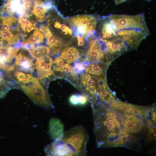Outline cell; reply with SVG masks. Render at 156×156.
Wrapping results in <instances>:
<instances>
[{
  "mask_svg": "<svg viewBox=\"0 0 156 156\" xmlns=\"http://www.w3.org/2000/svg\"><path fill=\"white\" fill-rule=\"evenodd\" d=\"M89 100L88 97L84 94H73L69 99L70 103L74 106L84 105L86 104Z\"/></svg>",
  "mask_w": 156,
  "mask_h": 156,
  "instance_id": "cell-25",
  "label": "cell"
},
{
  "mask_svg": "<svg viewBox=\"0 0 156 156\" xmlns=\"http://www.w3.org/2000/svg\"><path fill=\"white\" fill-rule=\"evenodd\" d=\"M116 31L134 29L150 32L143 13L131 15L111 14L109 15Z\"/></svg>",
  "mask_w": 156,
  "mask_h": 156,
  "instance_id": "cell-5",
  "label": "cell"
},
{
  "mask_svg": "<svg viewBox=\"0 0 156 156\" xmlns=\"http://www.w3.org/2000/svg\"><path fill=\"white\" fill-rule=\"evenodd\" d=\"M105 50L103 61L109 62L127 51L126 44L117 38L104 42Z\"/></svg>",
  "mask_w": 156,
  "mask_h": 156,
  "instance_id": "cell-7",
  "label": "cell"
},
{
  "mask_svg": "<svg viewBox=\"0 0 156 156\" xmlns=\"http://www.w3.org/2000/svg\"><path fill=\"white\" fill-rule=\"evenodd\" d=\"M150 34V32L134 29H124L116 31L117 38L122 41L129 50L136 49L141 41Z\"/></svg>",
  "mask_w": 156,
  "mask_h": 156,
  "instance_id": "cell-6",
  "label": "cell"
},
{
  "mask_svg": "<svg viewBox=\"0 0 156 156\" xmlns=\"http://www.w3.org/2000/svg\"><path fill=\"white\" fill-rule=\"evenodd\" d=\"M33 58L37 59L45 57L50 54L49 47L45 45H32L27 47Z\"/></svg>",
  "mask_w": 156,
  "mask_h": 156,
  "instance_id": "cell-22",
  "label": "cell"
},
{
  "mask_svg": "<svg viewBox=\"0 0 156 156\" xmlns=\"http://www.w3.org/2000/svg\"><path fill=\"white\" fill-rule=\"evenodd\" d=\"M9 78L12 79L18 85H25L31 82L35 76L32 73L24 72L14 69L7 74Z\"/></svg>",
  "mask_w": 156,
  "mask_h": 156,
  "instance_id": "cell-17",
  "label": "cell"
},
{
  "mask_svg": "<svg viewBox=\"0 0 156 156\" xmlns=\"http://www.w3.org/2000/svg\"><path fill=\"white\" fill-rule=\"evenodd\" d=\"M89 63V62L77 60L74 63L73 67L74 70L77 73L81 74L85 71L86 67Z\"/></svg>",
  "mask_w": 156,
  "mask_h": 156,
  "instance_id": "cell-26",
  "label": "cell"
},
{
  "mask_svg": "<svg viewBox=\"0 0 156 156\" xmlns=\"http://www.w3.org/2000/svg\"><path fill=\"white\" fill-rule=\"evenodd\" d=\"M18 88L36 104L46 110L54 108L47 90L41 84L37 77H35L27 84L19 85Z\"/></svg>",
  "mask_w": 156,
  "mask_h": 156,
  "instance_id": "cell-2",
  "label": "cell"
},
{
  "mask_svg": "<svg viewBox=\"0 0 156 156\" xmlns=\"http://www.w3.org/2000/svg\"><path fill=\"white\" fill-rule=\"evenodd\" d=\"M89 138L85 128L79 125L64 132L60 140L71 148L76 156H86V146Z\"/></svg>",
  "mask_w": 156,
  "mask_h": 156,
  "instance_id": "cell-3",
  "label": "cell"
},
{
  "mask_svg": "<svg viewBox=\"0 0 156 156\" xmlns=\"http://www.w3.org/2000/svg\"><path fill=\"white\" fill-rule=\"evenodd\" d=\"M44 151L47 156H76L72 148L60 140H54L47 145Z\"/></svg>",
  "mask_w": 156,
  "mask_h": 156,
  "instance_id": "cell-12",
  "label": "cell"
},
{
  "mask_svg": "<svg viewBox=\"0 0 156 156\" xmlns=\"http://www.w3.org/2000/svg\"><path fill=\"white\" fill-rule=\"evenodd\" d=\"M16 70L31 73L35 71V62L29 50L22 47L17 53L14 62Z\"/></svg>",
  "mask_w": 156,
  "mask_h": 156,
  "instance_id": "cell-10",
  "label": "cell"
},
{
  "mask_svg": "<svg viewBox=\"0 0 156 156\" xmlns=\"http://www.w3.org/2000/svg\"><path fill=\"white\" fill-rule=\"evenodd\" d=\"M80 54L76 48L69 46L66 47L64 49L60 57L69 64L78 60L80 58Z\"/></svg>",
  "mask_w": 156,
  "mask_h": 156,
  "instance_id": "cell-20",
  "label": "cell"
},
{
  "mask_svg": "<svg viewBox=\"0 0 156 156\" xmlns=\"http://www.w3.org/2000/svg\"><path fill=\"white\" fill-rule=\"evenodd\" d=\"M99 18L92 15H78L71 17L68 22L75 36L87 38L96 33Z\"/></svg>",
  "mask_w": 156,
  "mask_h": 156,
  "instance_id": "cell-4",
  "label": "cell"
},
{
  "mask_svg": "<svg viewBox=\"0 0 156 156\" xmlns=\"http://www.w3.org/2000/svg\"><path fill=\"white\" fill-rule=\"evenodd\" d=\"M20 49L16 46H0V66L1 70L8 73L14 69L15 59Z\"/></svg>",
  "mask_w": 156,
  "mask_h": 156,
  "instance_id": "cell-8",
  "label": "cell"
},
{
  "mask_svg": "<svg viewBox=\"0 0 156 156\" xmlns=\"http://www.w3.org/2000/svg\"><path fill=\"white\" fill-rule=\"evenodd\" d=\"M116 31L109 15L99 17L95 34L103 42L117 37Z\"/></svg>",
  "mask_w": 156,
  "mask_h": 156,
  "instance_id": "cell-9",
  "label": "cell"
},
{
  "mask_svg": "<svg viewBox=\"0 0 156 156\" xmlns=\"http://www.w3.org/2000/svg\"><path fill=\"white\" fill-rule=\"evenodd\" d=\"M146 0V1H151L152 0Z\"/></svg>",
  "mask_w": 156,
  "mask_h": 156,
  "instance_id": "cell-28",
  "label": "cell"
},
{
  "mask_svg": "<svg viewBox=\"0 0 156 156\" xmlns=\"http://www.w3.org/2000/svg\"><path fill=\"white\" fill-rule=\"evenodd\" d=\"M108 63L89 64L86 67L85 71L89 74L97 77L105 76V71Z\"/></svg>",
  "mask_w": 156,
  "mask_h": 156,
  "instance_id": "cell-21",
  "label": "cell"
},
{
  "mask_svg": "<svg viewBox=\"0 0 156 156\" xmlns=\"http://www.w3.org/2000/svg\"><path fill=\"white\" fill-rule=\"evenodd\" d=\"M45 38L50 53L53 55H56L62 51L67 44L61 38L53 33Z\"/></svg>",
  "mask_w": 156,
  "mask_h": 156,
  "instance_id": "cell-14",
  "label": "cell"
},
{
  "mask_svg": "<svg viewBox=\"0 0 156 156\" xmlns=\"http://www.w3.org/2000/svg\"><path fill=\"white\" fill-rule=\"evenodd\" d=\"M91 104L97 147L124 146L122 138L129 133L125 130L123 125V112L101 101Z\"/></svg>",
  "mask_w": 156,
  "mask_h": 156,
  "instance_id": "cell-1",
  "label": "cell"
},
{
  "mask_svg": "<svg viewBox=\"0 0 156 156\" xmlns=\"http://www.w3.org/2000/svg\"><path fill=\"white\" fill-rule=\"evenodd\" d=\"M19 18L20 26L25 34L24 36V38L26 36V33H29L36 29V25H34L27 17L22 16Z\"/></svg>",
  "mask_w": 156,
  "mask_h": 156,
  "instance_id": "cell-24",
  "label": "cell"
},
{
  "mask_svg": "<svg viewBox=\"0 0 156 156\" xmlns=\"http://www.w3.org/2000/svg\"><path fill=\"white\" fill-rule=\"evenodd\" d=\"M65 61L60 57H55L54 60H53L52 67L53 70L61 67L64 66L65 64Z\"/></svg>",
  "mask_w": 156,
  "mask_h": 156,
  "instance_id": "cell-27",
  "label": "cell"
},
{
  "mask_svg": "<svg viewBox=\"0 0 156 156\" xmlns=\"http://www.w3.org/2000/svg\"><path fill=\"white\" fill-rule=\"evenodd\" d=\"M136 116L133 114L123 112L122 123L125 130L128 133L135 134L141 132L145 128L141 118Z\"/></svg>",
  "mask_w": 156,
  "mask_h": 156,
  "instance_id": "cell-13",
  "label": "cell"
},
{
  "mask_svg": "<svg viewBox=\"0 0 156 156\" xmlns=\"http://www.w3.org/2000/svg\"><path fill=\"white\" fill-rule=\"evenodd\" d=\"M47 23L48 26L55 30L59 31L60 33L65 36H70L72 34L71 29L63 22L54 18L51 13L48 15L47 17Z\"/></svg>",
  "mask_w": 156,
  "mask_h": 156,
  "instance_id": "cell-16",
  "label": "cell"
},
{
  "mask_svg": "<svg viewBox=\"0 0 156 156\" xmlns=\"http://www.w3.org/2000/svg\"><path fill=\"white\" fill-rule=\"evenodd\" d=\"M44 37L39 29L36 28L30 36L23 39L21 42L22 47H27L40 44L43 42Z\"/></svg>",
  "mask_w": 156,
  "mask_h": 156,
  "instance_id": "cell-19",
  "label": "cell"
},
{
  "mask_svg": "<svg viewBox=\"0 0 156 156\" xmlns=\"http://www.w3.org/2000/svg\"><path fill=\"white\" fill-rule=\"evenodd\" d=\"M53 62L52 58L49 55L36 59L35 62V70L40 81L54 75L52 69Z\"/></svg>",
  "mask_w": 156,
  "mask_h": 156,
  "instance_id": "cell-11",
  "label": "cell"
},
{
  "mask_svg": "<svg viewBox=\"0 0 156 156\" xmlns=\"http://www.w3.org/2000/svg\"><path fill=\"white\" fill-rule=\"evenodd\" d=\"M4 71L0 70V98H3L11 89L15 88L14 84Z\"/></svg>",
  "mask_w": 156,
  "mask_h": 156,
  "instance_id": "cell-18",
  "label": "cell"
},
{
  "mask_svg": "<svg viewBox=\"0 0 156 156\" xmlns=\"http://www.w3.org/2000/svg\"><path fill=\"white\" fill-rule=\"evenodd\" d=\"M64 126L59 119L52 118L49 123V133L50 136L54 140H61L64 134Z\"/></svg>",
  "mask_w": 156,
  "mask_h": 156,
  "instance_id": "cell-15",
  "label": "cell"
},
{
  "mask_svg": "<svg viewBox=\"0 0 156 156\" xmlns=\"http://www.w3.org/2000/svg\"><path fill=\"white\" fill-rule=\"evenodd\" d=\"M32 13L36 16L38 21L44 22L46 19V14L48 10L46 8L44 2L38 3L35 1Z\"/></svg>",
  "mask_w": 156,
  "mask_h": 156,
  "instance_id": "cell-23",
  "label": "cell"
}]
</instances>
